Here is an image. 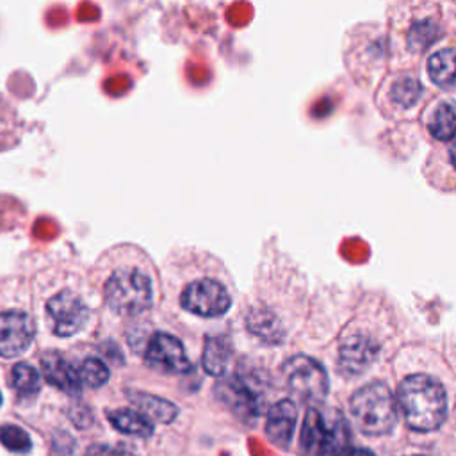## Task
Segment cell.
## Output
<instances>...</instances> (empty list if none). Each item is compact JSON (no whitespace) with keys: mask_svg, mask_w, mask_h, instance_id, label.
<instances>
[{"mask_svg":"<svg viewBox=\"0 0 456 456\" xmlns=\"http://www.w3.org/2000/svg\"><path fill=\"white\" fill-rule=\"evenodd\" d=\"M397 406L413 431H435L447 415V397L442 383L428 374H411L397 388Z\"/></svg>","mask_w":456,"mask_h":456,"instance_id":"cell-1","label":"cell"},{"mask_svg":"<svg viewBox=\"0 0 456 456\" xmlns=\"http://www.w3.org/2000/svg\"><path fill=\"white\" fill-rule=\"evenodd\" d=\"M351 433L342 411L310 406L305 413L299 451L303 456H342L351 445Z\"/></svg>","mask_w":456,"mask_h":456,"instance_id":"cell-2","label":"cell"},{"mask_svg":"<svg viewBox=\"0 0 456 456\" xmlns=\"http://www.w3.org/2000/svg\"><path fill=\"white\" fill-rule=\"evenodd\" d=\"M107 306L119 315H139L153 303V281L137 264H118L102 287Z\"/></svg>","mask_w":456,"mask_h":456,"instance_id":"cell-3","label":"cell"},{"mask_svg":"<svg viewBox=\"0 0 456 456\" xmlns=\"http://www.w3.org/2000/svg\"><path fill=\"white\" fill-rule=\"evenodd\" d=\"M349 413L363 435L381 436L395 426L397 403L383 381H372L351 395Z\"/></svg>","mask_w":456,"mask_h":456,"instance_id":"cell-4","label":"cell"},{"mask_svg":"<svg viewBox=\"0 0 456 456\" xmlns=\"http://www.w3.org/2000/svg\"><path fill=\"white\" fill-rule=\"evenodd\" d=\"M283 379L292 394L303 404L319 406L328 394V374L324 367L305 354L292 356L283 365Z\"/></svg>","mask_w":456,"mask_h":456,"instance_id":"cell-5","label":"cell"},{"mask_svg":"<svg viewBox=\"0 0 456 456\" xmlns=\"http://www.w3.org/2000/svg\"><path fill=\"white\" fill-rule=\"evenodd\" d=\"M45 312L48 326L57 337H71L78 333L89 319V306L69 289H62L53 294L46 301Z\"/></svg>","mask_w":456,"mask_h":456,"instance_id":"cell-6","label":"cell"},{"mask_svg":"<svg viewBox=\"0 0 456 456\" xmlns=\"http://www.w3.org/2000/svg\"><path fill=\"white\" fill-rule=\"evenodd\" d=\"M180 305L183 310L201 317H219L230 305L232 297L224 285L212 278H200L191 281L180 294Z\"/></svg>","mask_w":456,"mask_h":456,"instance_id":"cell-7","label":"cell"},{"mask_svg":"<svg viewBox=\"0 0 456 456\" xmlns=\"http://www.w3.org/2000/svg\"><path fill=\"white\" fill-rule=\"evenodd\" d=\"M144 362L160 372L167 374H183L192 369L182 342L164 331H157L148 340L144 351Z\"/></svg>","mask_w":456,"mask_h":456,"instance_id":"cell-8","label":"cell"},{"mask_svg":"<svg viewBox=\"0 0 456 456\" xmlns=\"http://www.w3.org/2000/svg\"><path fill=\"white\" fill-rule=\"evenodd\" d=\"M216 395L239 420L246 424H255V420L260 415L258 392L239 376L221 379L216 387Z\"/></svg>","mask_w":456,"mask_h":456,"instance_id":"cell-9","label":"cell"},{"mask_svg":"<svg viewBox=\"0 0 456 456\" xmlns=\"http://www.w3.org/2000/svg\"><path fill=\"white\" fill-rule=\"evenodd\" d=\"M36 335L34 319L21 310L0 312V356L14 358L28 349Z\"/></svg>","mask_w":456,"mask_h":456,"instance_id":"cell-10","label":"cell"},{"mask_svg":"<svg viewBox=\"0 0 456 456\" xmlns=\"http://www.w3.org/2000/svg\"><path fill=\"white\" fill-rule=\"evenodd\" d=\"M379 353V346L374 338L363 333L349 335L338 349V370L344 376H358L365 372Z\"/></svg>","mask_w":456,"mask_h":456,"instance_id":"cell-11","label":"cell"},{"mask_svg":"<svg viewBox=\"0 0 456 456\" xmlns=\"http://www.w3.org/2000/svg\"><path fill=\"white\" fill-rule=\"evenodd\" d=\"M41 370L43 378L50 385L66 394H78L82 388L77 367H73L71 362L66 360V356L59 351H46L41 356Z\"/></svg>","mask_w":456,"mask_h":456,"instance_id":"cell-12","label":"cell"},{"mask_svg":"<svg viewBox=\"0 0 456 456\" xmlns=\"http://www.w3.org/2000/svg\"><path fill=\"white\" fill-rule=\"evenodd\" d=\"M296 419H297V410L292 401L281 399V401L274 403L267 411V420H265L267 438L274 445L287 449L292 440Z\"/></svg>","mask_w":456,"mask_h":456,"instance_id":"cell-13","label":"cell"},{"mask_svg":"<svg viewBox=\"0 0 456 456\" xmlns=\"http://www.w3.org/2000/svg\"><path fill=\"white\" fill-rule=\"evenodd\" d=\"M126 395L132 401V404L137 406V410L144 413L151 422L157 420L162 424H169L178 415V408L171 401H166L162 397H157L146 392H134V390L128 392Z\"/></svg>","mask_w":456,"mask_h":456,"instance_id":"cell-14","label":"cell"},{"mask_svg":"<svg viewBox=\"0 0 456 456\" xmlns=\"http://www.w3.org/2000/svg\"><path fill=\"white\" fill-rule=\"evenodd\" d=\"M107 417L110 424L121 433H128L134 436H150L153 433V422L139 410L119 408V410L109 411Z\"/></svg>","mask_w":456,"mask_h":456,"instance_id":"cell-15","label":"cell"},{"mask_svg":"<svg viewBox=\"0 0 456 456\" xmlns=\"http://www.w3.org/2000/svg\"><path fill=\"white\" fill-rule=\"evenodd\" d=\"M428 71L435 84L442 87L456 86V48H442L428 61Z\"/></svg>","mask_w":456,"mask_h":456,"instance_id":"cell-16","label":"cell"},{"mask_svg":"<svg viewBox=\"0 0 456 456\" xmlns=\"http://www.w3.org/2000/svg\"><path fill=\"white\" fill-rule=\"evenodd\" d=\"M232 360V347L223 337H208L203 349V369L212 376H223Z\"/></svg>","mask_w":456,"mask_h":456,"instance_id":"cell-17","label":"cell"},{"mask_svg":"<svg viewBox=\"0 0 456 456\" xmlns=\"http://www.w3.org/2000/svg\"><path fill=\"white\" fill-rule=\"evenodd\" d=\"M429 130L440 141L456 137V102H444L435 109Z\"/></svg>","mask_w":456,"mask_h":456,"instance_id":"cell-18","label":"cell"},{"mask_svg":"<svg viewBox=\"0 0 456 456\" xmlns=\"http://www.w3.org/2000/svg\"><path fill=\"white\" fill-rule=\"evenodd\" d=\"M11 379L20 397H34L41 388L39 372L30 363L25 362H20L12 367Z\"/></svg>","mask_w":456,"mask_h":456,"instance_id":"cell-19","label":"cell"},{"mask_svg":"<svg viewBox=\"0 0 456 456\" xmlns=\"http://www.w3.org/2000/svg\"><path fill=\"white\" fill-rule=\"evenodd\" d=\"M77 372H78V379L82 385H87L91 388H98L102 385L107 383L109 379V369L107 365L100 360V358H94V356H89L86 358L78 367H77Z\"/></svg>","mask_w":456,"mask_h":456,"instance_id":"cell-20","label":"cell"},{"mask_svg":"<svg viewBox=\"0 0 456 456\" xmlns=\"http://www.w3.org/2000/svg\"><path fill=\"white\" fill-rule=\"evenodd\" d=\"M422 93L420 84L413 77H403L392 86V98L401 107L413 105Z\"/></svg>","mask_w":456,"mask_h":456,"instance_id":"cell-21","label":"cell"},{"mask_svg":"<svg viewBox=\"0 0 456 456\" xmlns=\"http://www.w3.org/2000/svg\"><path fill=\"white\" fill-rule=\"evenodd\" d=\"M440 30L438 27L435 25V21L431 20H422L420 23H415L411 28H410V34H408V45L413 48V50H424L426 46H429L436 37H438Z\"/></svg>","mask_w":456,"mask_h":456,"instance_id":"cell-22","label":"cell"},{"mask_svg":"<svg viewBox=\"0 0 456 456\" xmlns=\"http://www.w3.org/2000/svg\"><path fill=\"white\" fill-rule=\"evenodd\" d=\"M0 442L12 452H28L30 451V436L18 426L5 424L0 426Z\"/></svg>","mask_w":456,"mask_h":456,"instance_id":"cell-23","label":"cell"},{"mask_svg":"<svg viewBox=\"0 0 456 456\" xmlns=\"http://www.w3.org/2000/svg\"><path fill=\"white\" fill-rule=\"evenodd\" d=\"M86 456H135L130 449L125 445L110 447V445H91Z\"/></svg>","mask_w":456,"mask_h":456,"instance_id":"cell-24","label":"cell"},{"mask_svg":"<svg viewBox=\"0 0 456 456\" xmlns=\"http://www.w3.org/2000/svg\"><path fill=\"white\" fill-rule=\"evenodd\" d=\"M69 417H71V420H73L78 428H86V426H89L91 420H93V415H91L89 408H86V406H82V404L71 406Z\"/></svg>","mask_w":456,"mask_h":456,"instance_id":"cell-25","label":"cell"},{"mask_svg":"<svg viewBox=\"0 0 456 456\" xmlns=\"http://www.w3.org/2000/svg\"><path fill=\"white\" fill-rule=\"evenodd\" d=\"M342 456H374V452L367 449H358V447H349Z\"/></svg>","mask_w":456,"mask_h":456,"instance_id":"cell-26","label":"cell"},{"mask_svg":"<svg viewBox=\"0 0 456 456\" xmlns=\"http://www.w3.org/2000/svg\"><path fill=\"white\" fill-rule=\"evenodd\" d=\"M449 155H451V162H452V166L456 167V142L451 146V150H449Z\"/></svg>","mask_w":456,"mask_h":456,"instance_id":"cell-27","label":"cell"},{"mask_svg":"<svg viewBox=\"0 0 456 456\" xmlns=\"http://www.w3.org/2000/svg\"><path fill=\"white\" fill-rule=\"evenodd\" d=\"M0 404H2V394H0Z\"/></svg>","mask_w":456,"mask_h":456,"instance_id":"cell-28","label":"cell"},{"mask_svg":"<svg viewBox=\"0 0 456 456\" xmlns=\"http://www.w3.org/2000/svg\"><path fill=\"white\" fill-rule=\"evenodd\" d=\"M413 456H422V454H413Z\"/></svg>","mask_w":456,"mask_h":456,"instance_id":"cell-29","label":"cell"}]
</instances>
